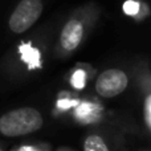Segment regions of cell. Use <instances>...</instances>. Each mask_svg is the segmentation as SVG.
Instances as JSON below:
<instances>
[{
  "label": "cell",
  "instance_id": "obj_7",
  "mask_svg": "<svg viewBox=\"0 0 151 151\" xmlns=\"http://www.w3.org/2000/svg\"><path fill=\"white\" fill-rule=\"evenodd\" d=\"M83 151H109L104 139L98 135H90L85 139Z\"/></svg>",
  "mask_w": 151,
  "mask_h": 151
},
{
  "label": "cell",
  "instance_id": "obj_5",
  "mask_svg": "<svg viewBox=\"0 0 151 151\" xmlns=\"http://www.w3.org/2000/svg\"><path fill=\"white\" fill-rule=\"evenodd\" d=\"M76 106H77L76 107V115H77V118L81 122H85V123L94 122L101 115V107L94 104L82 102V104H77Z\"/></svg>",
  "mask_w": 151,
  "mask_h": 151
},
{
  "label": "cell",
  "instance_id": "obj_3",
  "mask_svg": "<svg viewBox=\"0 0 151 151\" xmlns=\"http://www.w3.org/2000/svg\"><path fill=\"white\" fill-rule=\"evenodd\" d=\"M42 11V0H21L11 13L8 27L13 33H24L39 20Z\"/></svg>",
  "mask_w": 151,
  "mask_h": 151
},
{
  "label": "cell",
  "instance_id": "obj_4",
  "mask_svg": "<svg viewBox=\"0 0 151 151\" xmlns=\"http://www.w3.org/2000/svg\"><path fill=\"white\" fill-rule=\"evenodd\" d=\"M127 76L119 69H109L98 76L96 81V90L105 98H111L121 94L127 86Z\"/></svg>",
  "mask_w": 151,
  "mask_h": 151
},
{
  "label": "cell",
  "instance_id": "obj_12",
  "mask_svg": "<svg viewBox=\"0 0 151 151\" xmlns=\"http://www.w3.org/2000/svg\"><path fill=\"white\" fill-rule=\"evenodd\" d=\"M20 151H36L33 149V147H29V146H25V147H23Z\"/></svg>",
  "mask_w": 151,
  "mask_h": 151
},
{
  "label": "cell",
  "instance_id": "obj_10",
  "mask_svg": "<svg viewBox=\"0 0 151 151\" xmlns=\"http://www.w3.org/2000/svg\"><path fill=\"white\" fill-rule=\"evenodd\" d=\"M151 97H147L146 102H145V119H146L147 126L150 127L151 125Z\"/></svg>",
  "mask_w": 151,
  "mask_h": 151
},
{
  "label": "cell",
  "instance_id": "obj_6",
  "mask_svg": "<svg viewBox=\"0 0 151 151\" xmlns=\"http://www.w3.org/2000/svg\"><path fill=\"white\" fill-rule=\"evenodd\" d=\"M20 53L23 55V60L27 61L31 68H39L40 66V53L37 49L32 48L29 44L21 45Z\"/></svg>",
  "mask_w": 151,
  "mask_h": 151
},
{
  "label": "cell",
  "instance_id": "obj_9",
  "mask_svg": "<svg viewBox=\"0 0 151 151\" xmlns=\"http://www.w3.org/2000/svg\"><path fill=\"white\" fill-rule=\"evenodd\" d=\"M85 80H86V74L83 70H76L73 76H72V85L76 89H82L85 86Z\"/></svg>",
  "mask_w": 151,
  "mask_h": 151
},
{
  "label": "cell",
  "instance_id": "obj_8",
  "mask_svg": "<svg viewBox=\"0 0 151 151\" xmlns=\"http://www.w3.org/2000/svg\"><path fill=\"white\" fill-rule=\"evenodd\" d=\"M142 5H143L142 3L135 1V0H127L123 4V12L129 16H138L139 12H141Z\"/></svg>",
  "mask_w": 151,
  "mask_h": 151
},
{
  "label": "cell",
  "instance_id": "obj_11",
  "mask_svg": "<svg viewBox=\"0 0 151 151\" xmlns=\"http://www.w3.org/2000/svg\"><path fill=\"white\" fill-rule=\"evenodd\" d=\"M78 102L73 101V99H58L57 106H58V109L65 110V109H69V107H72V106H76Z\"/></svg>",
  "mask_w": 151,
  "mask_h": 151
},
{
  "label": "cell",
  "instance_id": "obj_13",
  "mask_svg": "<svg viewBox=\"0 0 151 151\" xmlns=\"http://www.w3.org/2000/svg\"><path fill=\"white\" fill-rule=\"evenodd\" d=\"M0 151H1V149H0Z\"/></svg>",
  "mask_w": 151,
  "mask_h": 151
},
{
  "label": "cell",
  "instance_id": "obj_2",
  "mask_svg": "<svg viewBox=\"0 0 151 151\" xmlns=\"http://www.w3.org/2000/svg\"><path fill=\"white\" fill-rule=\"evenodd\" d=\"M97 16V11L93 5H88L83 9H80L74 16H72L60 35V44L65 50H73L82 41L83 33L86 29V23L94 20Z\"/></svg>",
  "mask_w": 151,
  "mask_h": 151
},
{
  "label": "cell",
  "instance_id": "obj_1",
  "mask_svg": "<svg viewBox=\"0 0 151 151\" xmlns=\"http://www.w3.org/2000/svg\"><path fill=\"white\" fill-rule=\"evenodd\" d=\"M42 117L36 109L23 107L8 111L0 118V133L7 137H20L41 129Z\"/></svg>",
  "mask_w": 151,
  "mask_h": 151
}]
</instances>
